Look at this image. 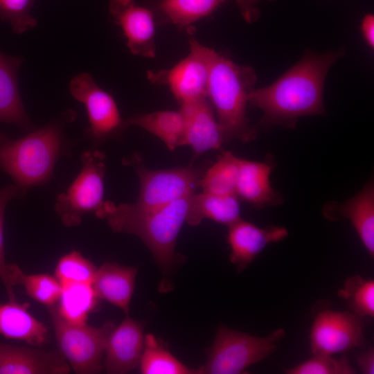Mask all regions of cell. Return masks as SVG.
<instances>
[{
	"label": "cell",
	"mask_w": 374,
	"mask_h": 374,
	"mask_svg": "<svg viewBox=\"0 0 374 374\" xmlns=\"http://www.w3.org/2000/svg\"><path fill=\"white\" fill-rule=\"evenodd\" d=\"M338 296L346 301L354 313L362 317H374V280L359 275L348 278Z\"/></svg>",
	"instance_id": "29"
},
{
	"label": "cell",
	"mask_w": 374,
	"mask_h": 374,
	"mask_svg": "<svg viewBox=\"0 0 374 374\" xmlns=\"http://www.w3.org/2000/svg\"><path fill=\"white\" fill-rule=\"evenodd\" d=\"M70 370L59 350L44 351L0 342V374H66Z\"/></svg>",
	"instance_id": "16"
},
{
	"label": "cell",
	"mask_w": 374,
	"mask_h": 374,
	"mask_svg": "<svg viewBox=\"0 0 374 374\" xmlns=\"http://www.w3.org/2000/svg\"><path fill=\"white\" fill-rule=\"evenodd\" d=\"M8 279L11 287L21 285L28 296L47 308L56 305L61 294L62 285L55 276L27 274L15 263L8 265Z\"/></svg>",
	"instance_id": "26"
},
{
	"label": "cell",
	"mask_w": 374,
	"mask_h": 374,
	"mask_svg": "<svg viewBox=\"0 0 374 374\" xmlns=\"http://www.w3.org/2000/svg\"><path fill=\"white\" fill-rule=\"evenodd\" d=\"M10 139L3 133L0 132V143L7 141Z\"/></svg>",
	"instance_id": "37"
},
{
	"label": "cell",
	"mask_w": 374,
	"mask_h": 374,
	"mask_svg": "<svg viewBox=\"0 0 374 374\" xmlns=\"http://www.w3.org/2000/svg\"><path fill=\"white\" fill-rule=\"evenodd\" d=\"M226 1L147 0L159 22L172 24L179 29L191 28L193 23L211 15Z\"/></svg>",
	"instance_id": "22"
},
{
	"label": "cell",
	"mask_w": 374,
	"mask_h": 374,
	"mask_svg": "<svg viewBox=\"0 0 374 374\" xmlns=\"http://www.w3.org/2000/svg\"><path fill=\"white\" fill-rule=\"evenodd\" d=\"M322 213L331 221L346 218L357 233L371 258L374 256V187L371 181L342 203L326 204Z\"/></svg>",
	"instance_id": "17"
},
{
	"label": "cell",
	"mask_w": 374,
	"mask_h": 374,
	"mask_svg": "<svg viewBox=\"0 0 374 374\" xmlns=\"http://www.w3.org/2000/svg\"><path fill=\"white\" fill-rule=\"evenodd\" d=\"M98 300L91 284L66 283L62 285L56 306L66 321L75 324H85L89 315L96 309Z\"/></svg>",
	"instance_id": "25"
},
{
	"label": "cell",
	"mask_w": 374,
	"mask_h": 374,
	"mask_svg": "<svg viewBox=\"0 0 374 374\" xmlns=\"http://www.w3.org/2000/svg\"><path fill=\"white\" fill-rule=\"evenodd\" d=\"M240 13L247 23H253L260 15L258 8V3L262 0H235Z\"/></svg>",
	"instance_id": "34"
},
{
	"label": "cell",
	"mask_w": 374,
	"mask_h": 374,
	"mask_svg": "<svg viewBox=\"0 0 374 374\" xmlns=\"http://www.w3.org/2000/svg\"><path fill=\"white\" fill-rule=\"evenodd\" d=\"M189 54L168 71L150 73L151 81L167 84L179 105L206 97L211 48L194 37Z\"/></svg>",
	"instance_id": "10"
},
{
	"label": "cell",
	"mask_w": 374,
	"mask_h": 374,
	"mask_svg": "<svg viewBox=\"0 0 374 374\" xmlns=\"http://www.w3.org/2000/svg\"><path fill=\"white\" fill-rule=\"evenodd\" d=\"M287 374H354L356 371L345 356L313 355L306 361L285 371Z\"/></svg>",
	"instance_id": "31"
},
{
	"label": "cell",
	"mask_w": 374,
	"mask_h": 374,
	"mask_svg": "<svg viewBox=\"0 0 374 374\" xmlns=\"http://www.w3.org/2000/svg\"><path fill=\"white\" fill-rule=\"evenodd\" d=\"M363 318L350 312H319L314 317L310 333L312 355H333L363 346Z\"/></svg>",
	"instance_id": "11"
},
{
	"label": "cell",
	"mask_w": 374,
	"mask_h": 374,
	"mask_svg": "<svg viewBox=\"0 0 374 374\" xmlns=\"http://www.w3.org/2000/svg\"><path fill=\"white\" fill-rule=\"evenodd\" d=\"M29 307L28 303L17 301L0 303V335L40 346L46 341L48 329L29 312Z\"/></svg>",
	"instance_id": "21"
},
{
	"label": "cell",
	"mask_w": 374,
	"mask_h": 374,
	"mask_svg": "<svg viewBox=\"0 0 374 374\" xmlns=\"http://www.w3.org/2000/svg\"><path fill=\"white\" fill-rule=\"evenodd\" d=\"M65 148L62 125L52 122L20 139L1 143L0 170L25 192L51 178Z\"/></svg>",
	"instance_id": "4"
},
{
	"label": "cell",
	"mask_w": 374,
	"mask_h": 374,
	"mask_svg": "<svg viewBox=\"0 0 374 374\" xmlns=\"http://www.w3.org/2000/svg\"><path fill=\"white\" fill-rule=\"evenodd\" d=\"M127 126H139L160 139L170 150L184 145L185 119L181 110H163L134 115Z\"/></svg>",
	"instance_id": "24"
},
{
	"label": "cell",
	"mask_w": 374,
	"mask_h": 374,
	"mask_svg": "<svg viewBox=\"0 0 374 374\" xmlns=\"http://www.w3.org/2000/svg\"><path fill=\"white\" fill-rule=\"evenodd\" d=\"M136 274L134 267L105 262L97 268L91 285L98 299L110 303L128 315Z\"/></svg>",
	"instance_id": "19"
},
{
	"label": "cell",
	"mask_w": 374,
	"mask_h": 374,
	"mask_svg": "<svg viewBox=\"0 0 374 374\" xmlns=\"http://www.w3.org/2000/svg\"><path fill=\"white\" fill-rule=\"evenodd\" d=\"M144 325L126 316L111 331L106 344L103 366L106 373L123 374L139 366L144 348Z\"/></svg>",
	"instance_id": "13"
},
{
	"label": "cell",
	"mask_w": 374,
	"mask_h": 374,
	"mask_svg": "<svg viewBox=\"0 0 374 374\" xmlns=\"http://www.w3.org/2000/svg\"><path fill=\"white\" fill-rule=\"evenodd\" d=\"M358 366L364 374L374 373V350L373 348L360 354L357 358Z\"/></svg>",
	"instance_id": "36"
},
{
	"label": "cell",
	"mask_w": 374,
	"mask_h": 374,
	"mask_svg": "<svg viewBox=\"0 0 374 374\" xmlns=\"http://www.w3.org/2000/svg\"><path fill=\"white\" fill-rule=\"evenodd\" d=\"M360 29L364 41L368 46L373 48L374 16L373 14L368 13L364 15L361 22Z\"/></svg>",
	"instance_id": "35"
},
{
	"label": "cell",
	"mask_w": 374,
	"mask_h": 374,
	"mask_svg": "<svg viewBox=\"0 0 374 374\" xmlns=\"http://www.w3.org/2000/svg\"><path fill=\"white\" fill-rule=\"evenodd\" d=\"M179 109L185 119L184 145H189L196 157L221 148L224 133L207 97L183 103Z\"/></svg>",
	"instance_id": "15"
},
{
	"label": "cell",
	"mask_w": 374,
	"mask_h": 374,
	"mask_svg": "<svg viewBox=\"0 0 374 374\" xmlns=\"http://www.w3.org/2000/svg\"><path fill=\"white\" fill-rule=\"evenodd\" d=\"M25 193L16 184H8L0 189V279L5 286L10 301H17L8 279V265L5 258L3 240V217L8 204Z\"/></svg>",
	"instance_id": "33"
},
{
	"label": "cell",
	"mask_w": 374,
	"mask_h": 374,
	"mask_svg": "<svg viewBox=\"0 0 374 374\" xmlns=\"http://www.w3.org/2000/svg\"><path fill=\"white\" fill-rule=\"evenodd\" d=\"M59 350L78 374L100 373L108 337L114 328L112 321L100 326L75 324L66 321L56 305L48 308Z\"/></svg>",
	"instance_id": "6"
},
{
	"label": "cell",
	"mask_w": 374,
	"mask_h": 374,
	"mask_svg": "<svg viewBox=\"0 0 374 374\" xmlns=\"http://www.w3.org/2000/svg\"><path fill=\"white\" fill-rule=\"evenodd\" d=\"M143 374L197 373L176 358L152 334L145 335L144 348L139 364Z\"/></svg>",
	"instance_id": "28"
},
{
	"label": "cell",
	"mask_w": 374,
	"mask_h": 374,
	"mask_svg": "<svg viewBox=\"0 0 374 374\" xmlns=\"http://www.w3.org/2000/svg\"><path fill=\"white\" fill-rule=\"evenodd\" d=\"M123 162L131 166L139 179L140 190L135 204L147 208L164 206L196 193L205 172L191 165L151 170L136 153L123 159Z\"/></svg>",
	"instance_id": "8"
},
{
	"label": "cell",
	"mask_w": 374,
	"mask_h": 374,
	"mask_svg": "<svg viewBox=\"0 0 374 374\" xmlns=\"http://www.w3.org/2000/svg\"><path fill=\"white\" fill-rule=\"evenodd\" d=\"M285 335L282 328L266 337H257L220 327L207 350L206 362L197 372L198 374L245 373L247 368L274 352L276 344Z\"/></svg>",
	"instance_id": "5"
},
{
	"label": "cell",
	"mask_w": 374,
	"mask_h": 374,
	"mask_svg": "<svg viewBox=\"0 0 374 374\" xmlns=\"http://www.w3.org/2000/svg\"><path fill=\"white\" fill-rule=\"evenodd\" d=\"M239 199L236 195L195 193L189 202L186 222L197 226L203 220L210 219L229 226L240 218Z\"/></svg>",
	"instance_id": "23"
},
{
	"label": "cell",
	"mask_w": 374,
	"mask_h": 374,
	"mask_svg": "<svg viewBox=\"0 0 374 374\" xmlns=\"http://www.w3.org/2000/svg\"><path fill=\"white\" fill-rule=\"evenodd\" d=\"M35 0H0V19L8 21L12 30L19 35L35 27L37 19L32 16Z\"/></svg>",
	"instance_id": "32"
},
{
	"label": "cell",
	"mask_w": 374,
	"mask_h": 374,
	"mask_svg": "<svg viewBox=\"0 0 374 374\" xmlns=\"http://www.w3.org/2000/svg\"><path fill=\"white\" fill-rule=\"evenodd\" d=\"M272 164L240 158V171L235 195L257 209L282 202V197L272 187L269 177Z\"/></svg>",
	"instance_id": "18"
},
{
	"label": "cell",
	"mask_w": 374,
	"mask_h": 374,
	"mask_svg": "<svg viewBox=\"0 0 374 374\" xmlns=\"http://www.w3.org/2000/svg\"><path fill=\"white\" fill-rule=\"evenodd\" d=\"M109 12L122 29L131 53L144 57L156 55L154 17L135 0H110Z\"/></svg>",
	"instance_id": "12"
},
{
	"label": "cell",
	"mask_w": 374,
	"mask_h": 374,
	"mask_svg": "<svg viewBox=\"0 0 374 374\" xmlns=\"http://www.w3.org/2000/svg\"><path fill=\"white\" fill-rule=\"evenodd\" d=\"M21 57L0 52V122L15 125L30 132L33 127L23 105L17 81Z\"/></svg>",
	"instance_id": "20"
},
{
	"label": "cell",
	"mask_w": 374,
	"mask_h": 374,
	"mask_svg": "<svg viewBox=\"0 0 374 374\" xmlns=\"http://www.w3.org/2000/svg\"><path fill=\"white\" fill-rule=\"evenodd\" d=\"M105 154L89 150L81 155L82 168L65 193L56 198L55 209L62 224L67 227L80 224L84 215L100 211L104 200Z\"/></svg>",
	"instance_id": "7"
},
{
	"label": "cell",
	"mask_w": 374,
	"mask_h": 374,
	"mask_svg": "<svg viewBox=\"0 0 374 374\" xmlns=\"http://www.w3.org/2000/svg\"><path fill=\"white\" fill-rule=\"evenodd\" d=\"M344 53L343 48L323 54L307 52L273 83L253 89L248 103L262 112L260 125L294 128L301 117L323 115L326 78L332 65Z\"/></svg>",
	"instance_id": "1"
},
{
	"label": "cell",
	"mask_w": 374,
	"mask_h": 374,
	"mask_svg": "<svg viewBox=\"0 0 374 374\" xmlns=\"http://www.w3.org/2000/svg\"><path fill=\"white\" fill-rule=\"evenodd\" d=\"M256 82L255 71L211 48L206 97L215 109L225 141H253L258 130L250 125L246 109Z\"/></svg>",
	"instance_id": "3"
},
{
	"label": "cell",
	"mask_w": 374,
	"mask_h": 374,
	"mask_svg": "<svg viewBox=\"0 0 374 374\" xmlns=\"http://www.w3.org/2000/svg\"><path fill=\"white\" fill-rule=\"evenodd\" d=\"M228 227L229 259L238 272L246 269L267 245L281 241L288 235L285 227L274 225L259 227L241 218Z\"/></svg>",
	"instance_id": "14"
},
{
	"label": "cell",
	"mask_w": 374,
	"mask_h": 374,
	"mask_svg": "<svg viewBox=\"0 0 374 374\" xmlns=\"http://www.w3.org/2000/svg\"><path fill=\"white\" fill-rule=\"evenodd\" d=\"M97 267L81 253L73 250L57 261L55 276L61 285L80 283L92 284Z\"/></svg>",
	"instance_id": "30"
},
{
	"label": "cell",
	"mask_w": 374,
	"mask_h": 374,
	"mask_svg": "<svg viewBox=\"0 0 374 374\" xmlns=\"http://www.w3.org/2000/svg\"><path fill=\"white\" fill-rule=\"evenodd\" d=\"M192 195L152 208L142 207L135 203L116 205L105 200L96 216L105 219L114 232L130 233L139 238L160 269L167 272L175 260L177 239L186 222Z\"/></svg>",
	"instance_id": "2"
},
{
	"label": "cell",
	"mask_w": 374,
	"mask_h": 374,
	"mask_svg": "<svg viewBox=\"0 0 374 374\" xmlns=\"http://www.w3.org/2000/svg\"><path fill=\"white\" fill-rule=\"evenodd\" d=\"M239 171L240 158L229 151H224L204 172L199 187L204 193L219 195H235Z\"/></svg>",
	"instance_id": "27"
},
{
	"label": "cell",
	"mask_w": 374,
	"mask_h": 374,
	"mask_svg": "<svg viewBox=\"0 0 374 374\" xmlns=\"http://www.w3.org/2000/svg\"><path fill=\"white\" fill-rule=\"evenodd\" d=\"M71 96L87 110L89 127L86 135L96 143L119 139L128 127L113 96L103 89L87 73L75 75L70 81Z\"/></svg>",
	"instance_id": "9"
}]
</instances>
